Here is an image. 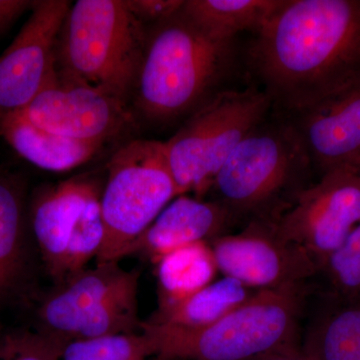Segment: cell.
Instances as JSON below:
<instances>
[{"label": "cell", "mask_w": 360, "mask_h": 360, "mask_svg": "<svg viewBox=\"0 0 360 360\" xmlns=\"http://www.w3.org/2000/svg\"><path fill=\"white\" fill-rule=\"evenodd\" d=\"M311 167L290 120H264L233 149L210 189L236 219L255 214L270 221L309 186Z\"/></svg>", "instance_id": "5b68a950"}, {"label": "cell", "mask_w": 360, "mask_h": 360, "mask_svg": "<svg viewBox=\"0 0 360 360\" xmlns=\"http://www.w3.org/2000/svg\"><path fill=\"white\" fill-rule=\"evenodd\" d=\"M30 264L25 186L0 170V307L25 295Z\"/></svg>", "instance_id": "2e32d148"}, {"label": "cell", "mask_w": 360, "mask_h": 360, "mask_svg": "<svg viewBox=\"0 0 360 360\" xmlns=\"http://www.w3.org/2000/svg\"><path fill=\"white\" fill-rule=\"evenodd\" d=\"M0 135L28 162L56 172L84 165L103 146L51 134L27 122L20 113L7 116L0 122Z\"/></svg>", "instance_id": "e0dca14e"}, {"label": "cell", "mask_w": 360, "mask_h": 360, "mask_svg": "<svg viewBox=\"0 0 360 360\" xmlns=\"http://www.w3.org/2000/svg\"><path fill=\"white\" fill-rule=\"evenodd\" d=\"M210 248L217 269L257 290L298 288L321 271L307 250L281 238L266 220L212 239Z\"/></svg>", "instance_id": "8fae6325"}, {"label": "cell", "mask_w": 360, "mask_h": 360, "mask_svg": "<svg viewBox=\"0 0 360 360\" xmlns=\"http://www.w3.org/2000/svg\"><path fill=\"white\" fill-rule=\"evenodd\" d=\"M283 0H184L182 11L206 32L234 40L239 32H258Z\"/></svg>", "instance_id": "ffe728a7"}, {"label": "cell", "mask_w": 360, "mask_h": 360, "mask_svg": "<svg viewBox=\"0 0 360 360\" xmlns=\"http://www.w3.org/2000/svg\"><path fill=\"white\" fill-rule=\"evenodd\" d=\"M32 0H0V37L11 30L26 11L35 6Z\"/></svg>", "instance_id": "484cf974"}, {"label": "cell", "mask_w": 360, "mask_h": 360, "mask_svg": "<svg viewBox=\"0 0 360 360\" xmlns=\"http://www.w3.org/2000/svg\"><path fill=\"white\" fill-rule=\"evenodd\" d=\"M269 222L281 238L307 250L321 270L360 224L359 175L350 167L329 170Z\"/></svg>", "instance_id": "9c48e42d"}, {"label": "cell", "mask_w": 360, "mask_h": 360, "mask_svg": "<svg viewBox=\"0 0 360 360\" xmlns=\"http://www.w3.org/2000/svg\"><path fill=\"white\" fill-rule=\"evenodd\" d=\"M139 274L118 262L68 277L37 310L40 330L70 341L129 335L141 328L137 314Z\"/></svg>", "instance_id": "ba28073f"}, {"label": "cell", "mask_w": 360, "mask_h": 360, "mask_svg": "<svg viewBox=\"0 0 360 360\" xmlns=\"http://www.w3.org/2000/svg\"><path fill=\"white\" fill-rule=\"evenodd\" d=\"M272 106L264 90H220L165 142L179 195L210 191L215 175L239 142L262 124Z\"/></svg>", "instance_id": "52a82bcc"}, {"label": "cell", "mask_w": 360, "mask_h": 360, "mask_svg": "<svg viewBox=\"0 0 360 360\" xmlns=\"http://www.w3.org/2000/svg\"><path fill=\"white\" fill-rule=\"evenodd\" d=\"M68 342L37 328L0 326V360H60Z\"/></svg>", "instance_id": "603a6c76"}, {"label": "cell", "mask_w": 360, "mask_h": 360, "mask_svg": "<svg viewBox=\"0 0 360 360\" xmlns=\"http://www.w3.org/2000/svg\"><path fill=\"white\" fill-rule=\"evenodd\" d=\"M155 360H167V359H161V357H158V359H156Z\"/></svg>", "instance_id": "f1b7e54d"}, {"label": "cell", "mask_w": 360, "mask_h": 360, "mask_svg": "<svg viewBox=\"0 0 360 360\" xmlns=\"http://www.w3.org/2000/svg\"><path fill=\"white\" fill-rule=\"evenodd\" d=\"M236 219L231 210L217 201L179 195L139 236L129 255L143 251L158 262L177 248L221 236Z\"/></svg>", "instance_id": "9a60e30c"}, {"label": "cell", "mask_w": 360, "mask_h": 360, "mask_svg": "<svg viewBox=\"0 0 360 360\" xmlns=\"http://www.w3.org/2000/svg\"><path fill=\"white\" fill-rule=\"evenodd\" d=\"M161 305L193 295L212 283L217 266L207 241L193 243L167 253L158 262Z\"/></svg>", "instance_id": "44dd1931"}, {"label": "cell", "mask_w": 360, "mask_h": 360, "mask_svg": "<svg viewBox=\"0 0 360 360\" xmlns=\"http://www.w3.org/2000/svg\"><path fill=\"white\" fill-rule=\"evenodd\" d=\"M355 170V172H356L357 175H359V177L360 179V158L359 160H357L355 161L354 165H352V167Z\"/></svg>", "instance_id": "83f0119b"}, {"label": "cell", "mask_w": 360, "mask_h": 360, "mask_svg": "<svg viewBox=\"0 0 360 360\" xmlns=\"http://www.w3.org/2000/svg\"><path fill=\"white\" fill-rule=\"evenodd\" d=\"M103 189L91 175H80L47 186L30 206V227L49 276L61 281L68 241Z\"/></svg>", "instance_id": "5bb4252c"}, {"label": "cell", "mask_w": 360, "mask_h": 360, "mask_svg": "<svg viewBox=\"0 0 360 360\" xmlns=\"http://www.w3.org/2000/svg\"><path fill=\"white\" fill-rule=\"evenodd\" d=\"M333 300L309 328L302 352L311 360H360V298Z\"/></svg>", "instance_id": "d6986e66"}, {"label": "cell", "mask_w": 360, "mask_h": 360, "mask_svg": "<svg viewBox=\"0 0 360 360\" xmlns=\"http://www.w3.org/2000/svg\"><path fill=\"white\" fill-rule=\"evenodd\" d=\"M27 122L51 134L103 146L134 122L127 103L56 75L21 111Z\"/></svg>", "instance_id": "7c38bea8"}, {"label": "cell", "mask_w": 360, "mask_h": 360, "mask_svg": "<svg viewBox=\"0 0 360 360\" xmlns=\"http://www.w3.org/2000/svg\"><path fill=\"white\" fill-rule=\"evenodd\" d=\"M253 295L250 288L233 277L224 276L172 304L161 305L149 322L186 328L210 326Z\"/></svg>", "instance_id": "ac0fdd59"}, {"label": "cell", "mask_w": 360, "mask_h": 360, "mask_svg": "<svg viewBox=\"0 0 360 360\" xmlns=\"http://www.w3.org/2000/svg\"><path fill=\"white\" fill-rule=\"evenodd\" d=\"M148 32L127 0H78L71 4L58 34V77L127 103L141 70Z\"/></svg>", "instance_id": "3957f363"}, {"label": "cell", "mask_w": 360, "mask_h": 360, "mask_svg": "<svg viewBox=\"0 0 360 360\" xmlns=\"http://www.w3.org/2000/svg\"><path fill=\"white\" fill-rule=\"evenodd\" d=\"M252 360H311L302 352L296 349L295 347L284 348L277 352L262 355Z\"/></svg>", "instance_id": "4316f807"}, {"label": "cell", "mask_w": 360, "mask_h": 360, "mask_svg": "<svg viewBox=\"0 0 360 360\" xmlns=\"http://www.w3.org/2000/svg\"><path fill=\"white\" fill-rule=\"evenodd\" d=\"M257 33L251 65L288 115L360 82V0H283Z\"/></svg>", "instance_id": "6da1fadb"}, {"label": "cell", "mask_w": 360, "mask_h": 360, "mask_svg": "<svg viewBox=\"0 0 360 360\" xmlns=\"http://www.w3.org/2000/svg\"><path fill=\"white\" fill-rule=\"evenodd\" d=\"M300 290H257L243 304L210 326L179 328L141 322V329L161 359L252 360L295 347Z\"/></svg>", "instance_id": "277c9868"}, {"label": "cell", "mask_w": 360, "mask_h": 360, "mask_svg": "<svg viewBox=\"0 0 360 360\" xmlns=\"http://www.w3.org/2000/svg\"><path fill=\"white\" fill-rule=\"evenodd\" d=\"M290 122L322 174L360 158V82L297 113Z\"/></svg>", "instance_id": "4fadbf2b"}, {"label": "cell", "mask_w": 360, "mask_h": 360, "mask_svg": "<svg viewBox=\"0 0 360 360\" xmlns=\"http://www.w3.org/2000/svg\"><path fill=\"white\" fill-rule=\"evenodd\" d=\"M149 28L134 91L137 108L158 123L193 115L220 91L236 60L234 40L212 37L182 8Z\"/></svg>", "instance_id": "7a4b0ae2"}, {"label": "cell", "mask_w": 360, "mask_h": 360, "mask_svg": "<svg viewBox=\"0 0 360 360\" xmlns=\"http://www.w3.org/2000/svg\"><path fill=\"white\" fill-rule=\"evenodd\" d=\"M101 193L104 224L97 264L118 262L170 201L179 196L165 142L137 139L118 149Z\"/></svg>", "instance_id": "8992f818"}, {"label": "cell", "mask_w": 360, "mask_h": 360, "mask_svg": "<svg viewBox=\"0 0 360 360\" xmlns=\"http://www.w3.org/2000/svg\"><path fill=\"white\" fill-rule=\"evenodd\" d=\"M71 6L39 0L15 39L0 56V122L25 110L58 75L56 44Z\"/></svg>", "instance_id": "30bf717a"}, {"label": "cell", "mask_w": 360, "mask_h": 360, "mask_svg": "<svg viewBox=\"0 0 360 360\" xmlns=\"http://www.w3.org/2000/svg\"><path fill=\"white\" fill-rule=\"evenodd\" d=\"M150 355L155 349L148 336L129 333L68 341L60 360H146Z\"/></svg>", "instance_id": "7402d4cb"}, {"label": "cell", "mask_w": 360, "mask_h": 360, "mask_svg": "<svg viewBox=\"0 0 360 360\" xmlns=\"http://www.w3.org/2000/svg\"><path fill=\"white\" fill-rule=\"evenodd\" d=\"M321 270L328 276L333 297L359 300L360 224L326 259Z\"/></svg>", "instance_id": "cb8c5ba5"}, {"label": "cell", "mask_w": 360, "mask_h": 360, "mask_svg": "<svg viewBox=\"0 0 360 360\" xmlns=\"http://www.w3.org/2000/svg\"><path fill=\"white\" fill-rule=\"evenodd\" d=\"M132 13L148 27L172 18L181 11L184 0H127Z\"/></svg>", "instance_id": "d4e9b609"}]
</instances>
